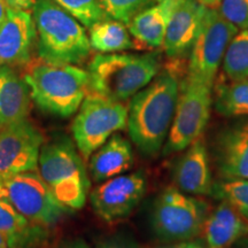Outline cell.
I'll return each mask as SVG.
<instances>
[{
    "label": "cell",
    "instance_id": "ac0fdd59",
    "mask_svg": "<svg viewBox=\"0 0 248 248\" xmlns=\"http://www.w3.org/2000/svg\"><path fill=\"white\" fill-rule=\"evenodd\" d=\"M31 100L23 77L13 67L0 66V131L28 119Z\"/></svg>",
    "mask_w": 248,
    "mask_h": 248
},
{
    "label": "cell",
    "instance_id": "9a60e30c",
    "mask_svg": "<svg viewBox=\"0 0 248 248\" xmlns=\"http://www.w3.org/2000/svg\"><path fill=\"white\" fill-rule=\"evenodd\" d=\"M175 187L184 193L201 197L212 195L213 177L209 154L202 139L191 144L176 161L172 170Z\"/></svg>",
    "mask_w": 248,
    "mask_h": 248
},
{
    "label": "cell",
    "instance_id": "6da1fadb",
    "mask_svg": "<svg viewBox=\"0 0 248 248\" xmlns=\"http://www.w3.org/2000/svg\"><path fill=\"white\" fill-rule=\"evenodd\" d=\"M161 68L150 84L130 99L128 106L129 136L142 155L154 157L162 152L181 91L182 79L177 63Z\"/></svg>",
    "mask_w": 248,
    "mask_h": 248
},
{
    "label": "cell",
    "instance_id": "5b68a950",
    "mask_svg": "<svg viewBox=\"0 0 248 248\" xmlns=\"http://www.w3.org/2000/svg\"><path fill=\"white\" fill-rule=\"evenodd\" d=\"M38 171L62 204L73 210L84 207L91 182L84 159L69 137L60 136L44 142Z\"/></svg>",
    "mask_w": 248,
    "mask_h": 248
},
{
    "label": "cell",
    "instance_id": "9c48e42d",
    "mask_svg": "<svg viewBox=\"0 0 248 248\" xmlns=\"http://www.w3.org/2000/svg\"><path fill=\"white\" fill-rule=\"evenodd\" d=\"M213 88L188 78L182 79L171 128L162 148L163 156L182 153L201 138L210 117Z\"/></svg>",
    "mask_w": 248,
    "mask_h": 248
},
{
    "label": "cell",
    "instance_id": "836d02e7",
    "mask_svg": "<svg viewBox=\"0 0 248 248\" xmlns=\"http://www.w3.org/2000/svg\"><path fill=\"white\" fill-rule=\"evenodd\" d=\"M232 248H248V234L238 240Z\"/></svg>",
    "mask_w": 248,
    "mask_h": 248
},
{
    "label": "cell",
    "instance_id": "7402d4cb",
    "mask_svg": "<svg viewBox=\"0 0 248 248\" xmlns=\"http://www.w3.org/2000/svg\"><path fill=\"white\" fill-rule=\"evenodd\" d=\"M91 48L99 53H119L135 47L126 24L113 18H105L90 28Z\"/></svg>",
    "mask_w": 248,
    "mask_h": 248
},
{
    "label": "cell",
    "instance_id": "7c38bea8",
    "mask_svg": "<svg viewBox=\"0 0 248 248\" xmlns=\"http://www.w3.org/2000/svg\"><path fill=\"white\" fill-rule=\"evenodd\" d=\"M146 188V176L141 171L125 172L99 183L90 194V201L101 219L113 223L126 218L135 210Z\"/></svg>",
    "mask_w": 248,
    "mask_h": 248
},
{
    "label": "cell",
    "instance_id": "ffe728a7",
    "mask_svg": "<svg viewBox=\"0 0 248 248\" xmlns=\"http://www.w3.org/2000/svg\"><path fill=\"white\" fill-rule=\"evenodd\" d=\"M0 233L9 248H40L48 238V229L29 221L0 198Z\"/></svg>",
    "mask_w": 248,
    "mask_h": 248
},
{
    "label": "cell",
    "instance_id": "1f68e13d",
    "mask_svg": "<svg viewBox=\"0 0 248 248\" xmlns=\"http://www.w3.org/2000/svg\"><path fill=\"white\" fill-rule=\"evenodd\" d=\"M54 248H91L89 244L82 238H73V239H67L61 241Z\"/></svg>",
    "mask_w": 248,
    "mask_h": 248
},
{
    "label": "cell",
    "instance_id": "52a82bcc",
    "mask_svg": "<svg viewBox=\"0 0 248 248\" xmlns=\"http://www.w3.org/2000/svg\"><path fill=\"white\" fill-rule=\"evenodd\" d=\"M128 106L124 102L89 92L74 119V142L84 160L101 147L116 131L126 128Z\"/></svg>",
    "mask_w": 248,
    "mask_h": 248
},
{
    "label": "cell",
    "instance_id": "4fadbf2b",
    "mask_svg": "<svg viewBox=\"0 0 248 248\" xmlns=\"http://www.w3.org/2000/svg\"><path fill=\"white\" fill-rule=\"evenodd\" d=\"M207 8L198 0L175 1L162 46L167 58L179 61L188 58Z\"/></svg>",
    "mask_w": 248,
    "mask_h": 248
},
{
    "label": "cell",
    "instance_id": "5bb4252c",
    "mask_svg": "<svg viewBox=\"0 0 248 248\" xmlns=\"http://www.w3.org/2000/svg\"><path fill=\"white\" fill-rule=\"evenodd\" d=\"M37 39L32 14L29 11L9 9L0 27V66L29 63Z\"/></svg>",
    "mask_w": 248,
    "mask_h": 248
},
{
    "label": "cell",
    "instance_id": "8d00e7d4",
    "mask_svg": "<svg viewBox=\"0 0 248 248\" xmlns=\"http://www.w3.org/2000/svg\"><path fill=\"white\" fill-rule=\"evenodd\" d=\"M157 2H163V1H177V0H156Z\"/></svg>",
    "mask_w": 248,
    "mask_h": 248
},
{
    "label": "cell",
    "instance_id": "277c9868",
    "mask_svg": "<svg viewBox=\"0 0 248 248\" xmlns=\"http://www.w3.org/2000/svg\"><path fill=\"white\" fill-rule=\"evenodd\" d=\"M23 78L37 107L59 117L76 114L90 92L88 70L75 64H54L42 60L28 68Z\"/></svg>",
    "mask_w": 248,
    "mask_h": 248
},
{
    "label": "cell",
    "instance_id": "603a6c76",
    "mask_svg": "<svg viewBox=\"0 0 248 248\" xmlns=\"http://www.w3.org/2000/svg\"><path fill=\"white\" fill-rule=\"evenodd\" d=\"M214 106L224 117H248V77L217 86Z\"/></svg>",
    "mask_w": 248,
    "mask_h": 248
},
{
    "label": "cell",
    "instance_id": "83f0119b",
    "mask_svg": "<svg viewBox=\"0 0 248 248\" xmlns=\"http://www.w3.org/2000/svg\"><path fill=\"white\" fill-rule=\"evenodd\" d=\"M218 12L239 30L248 28V0H222Z\"/></svg>",
    "mask_w": 248,
    "mask_h": 248
},
{
    "label": "cell",
    "instance_id": "d590c367",
    "mask_svg": "<svg viewBox=\"0 0 248 248\" xmlns=\"http://www.w3.org/2000/svg\"><path fill=\"white\" fill-rule=\"evenodd\" d=\"M0 248H9L7 243H6L5 238L2 237L1 233H0Z\"/></svg>",
    "mask_w": 248,
    "mask_h": 248
},
{
    "label": "cell",
    "instance_id": "3957f363",
    "mask_svg": "<svg viewBox=\"0 0 248 248\" xmlns=\"http://www.w3.org/2000/svg\"><path fill=\"white\" fill-rule=\"evenodd\" d=\"M40 60L54 64H78L91 52L83 24L52 0H37L32 8Z\"/></svg>",
    "mask_w": 248,
    "mask_h": 248
},
{
    "label": "cell",
    "instance_id": "8fae6325",
    "mask_svg": "<svg viewBox=\"0 0 248 248\" xmlns=\"http://www.w3.org/2000/svg\"><path fill=\"white\" fill-rule=\"evenodd\" d=\"M45 139L40 130L24 119L0 131V182L12 176L38 170Z\"/></svg>",
    "mask_w": 248,
    "mask_h": 248
},
{
    "label": "cell",
    "instance_id": "f1b7e54d",
    "mask_svg": "<svg viewBox=\"0 0 248 248\" xmlns=\"http://www.w3.org/2000/svg\"><path fill=\"white\" fill-rule=\"evenodd\" d=\"M95 248H146L126 234H114L98 241Z\"/></svg>",
    "mask_w": 248,
    "mask_h": 248
},
{
    "label": "cell",
    "instance_id": "f546056e",
    "mask_svg": "<svg viewBox=\"0 0 248 248\" xmlns=\"http://www.w3.org/2000/svg\"><path fill=\"white\" fill-rule=\"evenodd\" d=\"M156 248H206L202 241L199 238L198 239L177 241V243H168L163 244Z\"/></svg>",
    "mask_w": 248,
    "mask_h": 248
},
{
    "label": "cell",
    "instance_id": "7a4b0ae2",
    "mask_svg": "<svg viewBox=\"0 0 248 248\" xmlns=\"http://www.w3.org/2000/svg\"><path fill=\"white\" fill-rule=\"evenodd\" d=\"M161 70L159 51L147 53H100L89 64L90 92L115 101L130 100Z\"/></svg>",
    "mask_w": 248,
    "mask_h": 248
},
{
    "label": "cell",
    "instance_id": "e0dca14e",
    "mask_svg": "<svg viewBox=\"0 0 248 248\" xmlns=\"http://www.w3.org/2000/svg\"><path fill=\"white\" fill-rule=\"evenodd\" d=\"M248 234V219L231 204L221 201L209 210L204 219L199 239L206 248H232Z\"/></svg>",
    "mask_w": 248,
    "mask_h": 248
},
{
    "label": "cell",
    "instance_id": "4dcf8cb0",
    "mask_svg": "<svg viewBox=\"0 0 248 248\" xmlns=\"http://www.w3.org/2000/svg\"><path fill=\"white\" fill-rule=\"evenodd\" d=\"M36 1L37 0H5L9 9H16V11H30L33 8Z\"/></svg>",
    "mask_w": 248,
    "mask_h": 248
},
{
    "label": "cell",
    "instance_id": "2e32d148",
    "mask_svg": "<svg viewBox=\"0 0 248 248\" xmlns=\"http://www.w3.org/2000/svg\"><path fill=\"white\" fill-rule=\"evenodd\" d=\"M215 162L223 179H248V117L222 130L216 140Z\"/></svg>",
    "mask_w": 248,
    "mask_h": 248
},
{
    "label": "cell",
    "instance_id": "484cf974",
    "mask_svg": "<svg viewBox=\"0 0 248 248\" xmlns=\"http://www.w3.org/2000/svg\"><path fill=\"white\" fill-rule=\"evenodd\" d=\"M83 26L91 28L99 21L108 18L99 0H52Z\"/></svg>",
    "mask_w": 248,
    "mask_h": 248
},
{
    "label": "cell",
    "instance_id": "44dd1931",
    "mask_svg": "<svg viewBox=\"0 0 248 248\" xmlns=\"http://www.w3.org/2000/svg\"><path fill=\"white\" fill-rule=\"evenodd\" d=\"M175 1L157 2L142 9L128 24L139 47L157 49L163 46L167 26Z\"/></svg>",
    "mask_w": 248,
    "mask_h": 248
},
{
    "label": "cell",
    "instance_id": "ba28073f",
    "mask_svg": "<svg viewBox=\"0 0 248 248\" xmlns=\"http://www.w3.org/2000/svg\"><path fill=\"white\" fill-rule=\"evenodd\" d=\"M0 198L36 224L52 228L71 213L54 197L38 170L12 176L0 182Z\"/></svg>",
    "mask_w": 248,
    "mask_h": 248
},
{
    "label": "cell",
    "instance_id": "e575fe53",
    "mask_svg": "<svg viewBox=\"0 0 248 248\" xmlns=\"http://www.w3.org/2000/svg\"><path fill=\"white\" fill-rule=\"evenodd\" d=\"M198 1H200L201 4L207 6L208 8H215L216 6L219 5L222 0H198Z\"/></svg>",
    "mask_w": 248,
    "mask_h": 248
},
{
    "label": "cell",
    "instance_id": "d6986e66",
    "mask_svg": "<svg viewBox=\"0 0 248 248\" xmlns=\"http://www.w3.org/2000/svg\"><path fill=\"white\" fill-rule=\"evenodd\" d=\"M135 162L129 140L114 133L108 140L90 156L89 169L93 181L101 183L128 172Z\"/></svg>",
    "mask_w": 248,
    "mask_h": 248
},
{
    "label": "cell",
    "instance_id": "8992f818",
    "mask_svg": "<svg viewBox=\"0 0 248 248\" xmlns=\"http://www.w3.org/2000/svg\"><path fill=\"white\" fill-rule=\"evenodd\" d=\"M209 210L204 200L171 186L161 192L152 204V232L163 244L198 239Z\"/></svg>",
    "mask_w": 248,
    "mask_h": 248
},
{
    "label": "cell",
    "instance_id": "4316f807",
    "mask_svg": "<svg viewBox=\"0 0 248 248\" xmlns=\"http://www.w3.org/2000/svg\"><path fill=\"white\" fill-rule=\"evenodd\" d=\"M99 1L108 17L120 21L126 26L139 12L147 8L152 4V0H99Z\"/></svg>",
    "mask_w": 248,
    "mask_h": 248
},
{
    "label": "cell",
    "instance_id": "30bf717a",
    "mask_svg": "<svg viewBox=\"0 0 248 248\" xmlns=\"http://www.w3.org/2000/svg\"><path fill=\"white\" fill-rule=\"evenodd\" d=\"M239 31L215 8H207L199 33L188 55V78L213 88L226 48Z\"/></svg>",
    "mask_w": 248,
    "mask_h": 248
},
{
    "label": "cell",
    "instance_id": "d4e9b609",
    "mask_svg": "<svg viewBox=\"0 0 248 248\" xmlns=\"http://www.w3.org/2000/svg\"><path fill=\"white\" fill-rule=\"evenodd\" d=\"M212 195L231 204L248 219V179L230 178L214 183Z\"/></svg>",
    "mask_w": 248,
    "mask_h": 248
},
{
    "label": "cell",
    "instance_id": "cb8c5ba5",
    "mask_svg": "<svg viewBox=\"0 0 248 248\" xmlns=\"http://www.w3.org/2000/svg\"><path fill=\"white\" fill-rule=\"evenodd\" d=\"M223 71L229 80L248 77V28L238 31L226 48L222 62Z\"/></svg>",
    "mask_w": 248,
    "mask_h": 248
},
{
    "label": "cell",
    "instance_id": "d6a6232c",
    "mask_svg": "<svg viewBox=\"0 0 248 248\" xmlns=\"http://www.w3.org/2000/svg\"><path fill=\"white\" fill-rule=\"evenodd\" d=\"M7 13H8V7L7 5H6L5 0H0V27H1V24L4 23V21L6 20Z\"/></svg>",
    "mask_w": 248,
    "mask_h": 248
}]
</instances>
